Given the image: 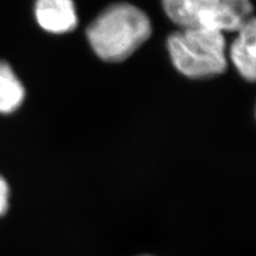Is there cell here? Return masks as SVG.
<instances>
[{
  "mask_svg": "<svg viewBox=\"0 0 256 256\" xmlns=\"http://www.w3.org/2000/svg\"><path fill=\"white\" fill-rule=\"evenodd\" d=\"M148 15L130 2H116L102 10L88 25L86 41L102 61L120 63L130 57L150 38Z\"/></svg>",
  "mask_w": 256,
  "mask_h": 256,
  "instance_id": "6da1fadb",
  "label": "cell"
},
{
  "mask_svg": "<svg viewBox=\"0 0 256 256\" xmlns=\"http://www.w3.org/2000/svg\"><path fill=\"white\" fill-rule=\"evenodd\" d=\"M166 50L175 70L189 79H208L228 70L223 32L201 27L180 28L166 38Z\"/></svg>",
  "mask_w": 256,
  "mask_h": 256,
  "instance_id": "7a4b0ae2",
  "label": "cell"
},
{
  "mask_svg": "<svg viewBox=\"0 0 256 256\" xmlns=\"http://www.w3.org/2000/svg\"><path fill=\"white\" fill-rule=\"evenodd\" d=\"M164 11L180 28L201 27L236 32L253 16L249 0H162Z\"/></svg>",
  "mask_w": 256,
  "mask_h": 256,
  "instance_id": "3957f363",
  "label": "cell"
},
{
  "mask_svg": "<svg viewBox=\"0 0 256 256\" xmlns=\"http://www.w3.org/2000/svg\"><path fill=\"white\" fill-rule=\"evenodd\" d=\"M34 18L40 28L50 34H68L78 26L74 0H36Z\"/></svg>",
  "mask_w": 256,
  "mask_h": 256,
  "instance_id": "277c9868",
  "label": "cell"
},
{
  "mask_svg": "<svg viewBox=\"0 0 256 256\" xmlns=\"http://www.w3.org/2000/svg\"><path fill=\"white\" fill-rule=\"evenodd\" d=\"M228 48V58L237 73L248 82L256 77V22L252 16L237 31Z\"/></svg>",
  "mask_w": 256,
  "mask_h": 256,
  "instance_id": "5b68a950",
  "label": "cell"
},
{
  "mask_svg": "<svg viewBox=\"0 0 256 256\" xmlns=\"http://www.w3.org/2000/svg\"><path fill=\"white\" fill-rule=\"evenodd\" d=\"M26 98L22 82L9 64L0 61V114H9L18 110Z\"/></svg>",
  "mask_w": 256,
  "mask_h": 256,
  "instance_id": "8992f818",
  "label": "cell"
},
{
  "mask_svg": "<svg viewBox=\"0 0 256 256\" xmlns=\"http://www.w3.org/2000/svg\"><path fill=\"white\" fill-rule=\"evenodd\" d=\"M10 188L4 178L0 176V216L6 214L9 208Z\"/></svg>",
  "mask_w": 256,
  "mask_h": 256,
  "instance_id": "52a82bcc",
  "label": "cell"
},
{
  "mask_svg": "<svg viewBox=\"0 0 256 256\" xmlns=\"http://www.w3.org/2000/svg\"><path fill=\"white\" fill-rule=\"evenodd\" d=\"M249 2H251V0H249Z\"/></svg>",
  "mask_w": 256,
  "mask_h": 256,
  "instance_id": "ba28073f",
  "label": "cell"
}]
</instances>
